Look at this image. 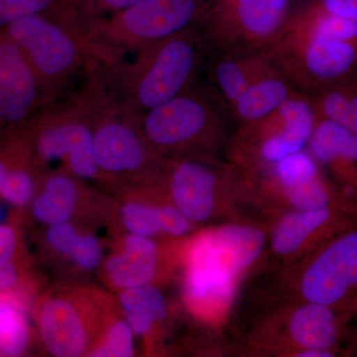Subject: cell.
<instances>
[{"instance_id":"6da1fadb","label":"cell","mask_w":357,"mask_h":357,"mask_svg":"<svg viewBox=\"0 0 357 357\" xmlns=\"http://www.w3.org/2000/svg\"><path fill=\"white\" fill-rule=\"evenodd\" d=\"M211 50L199 26L121 56L89 58L105 88L143 115L196 86Z\"/></svg>"},{"instance_id":"7a4b0ae2","label":"cell","mask_w":357,"mask_h":357,"mask_svg":"<svg viewBox=\"0 0 357 357\" xmlns=\"http://www.w3.org/2000/svg\"><path fill=\"white\" fill-rule=\"evenodd\" d=\"M84 74L93 151L105 191L114 194L129 185L162 182L166 161L148 144L139 115L124 107L105 88L93 66L86 65Z\"/></svg>"},{"instance_id":"3957f363","label":"cell","mask_w":357,"mask_h":357,"mask_svg":"<svg viewBox=\"0 0 357 357\" xmlns=\"http://www.w3.org/2000/svg\"><path fill=\"white\" fill-rule=\"evenodd\" d=\"M122 314L116 294L91 282H55L33 305L38 344L54 357H89Z\"/></svg>"},{"instance_id":"277c9868","label":"cell","mask_w":357,"mask_h":357,"mask_svg":"<svg viewBox=\"0 0 357 357\" xmlns=\"http://www.w3.org/2000/svg\"><path fill=\"white\" fill-rule=\"evenodd\" d=\"M2 31L24 54L50 105L88 64V25L73 0L16 21Z\"/></svg>"},{"instance_id":"5b68a950","label":"cell","mask_w":357,"mask_h":357,"mask_svg":"<svg viewBox=\"0 0 357 357\" xmlns=\"http://www.w3.org/2000/svg\"><path fill=\"white\" fill-rule=\"evenodd\" d=\"M27 129L32 166L40 176L63 170L107 192L93 151L86 79L33 116Z\"/></svg>"},{"instance_id":"8992f818","label":"cell","mask_w":357,"mask_h":357,"mask_svg":"<svg viewBox=\"0 0 357 357\" xmlns=\"http://www.w3.org/2000/svg\"><path fill=\"white\" fill-rule=\"evenodd\" d=\"M229 110L198 86L140 116L148 144L164 161L190 156L217 157L229 131Z\"/></svg>"},{"instance_id":"52a82bcc","label":"cell","mask_w":357,"mask_h":357,"mask_svg":"<svg viewBox=\"0 0 357 357\" xmlns=\"http://www.w3.org/2000/svg\"><path fill=\"white\" fill-rule=\"evenodd\" d=\"M295 89L307 96L351 79L357 67V45L321 34L297 13L263 50Z\"/></svg>"},{"instance_id":"ba28073f","label":"cell","mask_w":357,"mask_h":357,"mask_svg":"<svg viewBox=\"0 0 357 357\" xmlns=\"http://www.w3.org/2000/svg\"><path fill=\"white\" fill-rule=\"evenodd\" d=\"M211 0H141L89 23V56L107 58L138 50L199 26Z\"/></svg>"},{"instance_id":"9c48e42d","label":"cell","mask_w":357,"mask_h":357,"mask_svg":"<svg viewBox=\"0 0 357 357\" xmlns=\"http://www.w3.org/2000/svg\"><path fill=\"white\" fill-rule=\"evenodd\" d=\"M314 121L310 96L296 93L272 114L238 126L230 148L234 165L248 180L263 177L282 160L305 150Z\"/></svg>"},{"instance_id":"30bf717a","label":"cell","mask_w":357,"mask_h":357,"mask_svg":"<svg viewBox=\"0 0 357 357\" xmlns=\"http://www.w3.org/2000/svg\"><path fill=\"white\" fill-rule=\"evenodd\" d=\"M185 241L180 248L185 307L197 318H215L230 304L248 268L215 229Z\"/></svg>"},{"instance_id":"8fae6325","label":"cell","mask_w":357,"mask_h":357,"mask_svg":"<svg viewBox=\"0 0 357 357\" xmlns=\"http://www.w3.org/2000/svg\"><path fill=\"white\" fill-rule=\"evenodd\" d=\"M289 16V0H211L199 27L215 52L253 53L273 43Z\"/></svg>"},{"instance_id":"7c38bea8","label":"cell","mask_w":357,"mask_h":357,"mask_svg":"<svg viewBox=\"0 0 357 357\" xmlns=\"http://www.w3.org/2000/svg\"><path fill=\"white\" fill-rule=\"evenodd\" d=\"M114 198L109 192L63 170L44 174L28 206L40 227L82 222L95 227L114 223Z\"/></svg>"},{"instance_id":"4fadbf2b","label":"cell","mask_w":357,"mask_h":357,"mask_svg":"<svg viewBox=\"0 0 357 357\" xmlns=\"http://www.w3.org/2000/svg\"><path fill=\"white\" fill-rule=\"evenodd\" d=\"M244 178L234 164L217 157L190 156L166 161L162 184L178 210L198 225L215 217L222 192Z\"/></svg>"},{"instance_id":"5bb4252c","label":"cell","mask_w":357,"mask_h":357,"mask_svg":"<svg viewBox=\"0 0 357 357\" xmlns=\"http://www.w3.org/2000/svg\"><path fill=\"white\" fill-rule=\"evenodd\" d=\"M166 241L121 232L112 236L98 276L115 294L126 289L159 286L180 261V248Z\"/></svg>"},{"instance_id":"9a60e30c","label":"cell","mask_w":357,"mask_h":357,"mask_svg":"<svg viewBox=\"0 0 357 357\" xmlns=\"http://www.w3.org/2000/svg\"><path fill=\"white\" fill-rule=\"evenodd\" d=\"M110 195L114 203L112 236L128 232L158 241H178L196 229L172 203L162 182L129 185Z\"/></svg>"},{"instance_id":"2e32d148","label":"cell","mask_w":357,"mask_h":357,"mask_svg":"<svg viewBox=\"0 0 357 357\" xmlns=\"http://www.w3.org/2000/svg\"><path fill=\"white\" fill-rule=\"evenodd\" d=\"M96 229L82 222L40 227L35 239L37 251L55 282H89L98 275L107 245Z\"/></svg>"},{"instance_id":"e0dca14e","label":"cell","mask_w":357,"mask_h":357,"mask_svg":"<svg viewBox=\"0 0 357 357\" xmlns=\"http://www.w3.org/2000/svg\"><path fill=\"white\" fill-rule=\"evenodd\" d=\"M299 290L304 302L335 310L357 294V229L318 251L301 274Z\"/></svg>"},{"instance_id":"ac0fdd59","label":"cell","mask_w":357,"mask_h":357,"mask_svg":"<svg viewBox=\"0 0 357 357\" xmlns=\"http://www.w3.org/2000/svg\"><path fill=\"white\" fill-rule=\"evenodd\" d=\"M50 105L24 54L0 31V129L20 126Z\"/></svg>"},{"instance_id":"d6986e66","label":"cell","mask_w":357,"mask_h":357,"mask_svg":"<svg viewBox=\"0 0 357 357\" xmlns=\"http://www.w3.org/2000/svg\"><path fill=\"white\" fill-rule=\"evenodd\" d=\"M263 177L297 210L331 208L332 190L321 166L306 149L282 160Z\"/></svg>"},{"instance_id":"ffe728a7","label":"cell","mask_w":357,"mask_h":357,"mask_svg":"<svg viewBox=\"0 0 357 357\" xmlns=\"http://www.w3.org/2000/svg\"><path fill=\"white\" fill-rule=\"evenodd\" d=\"M270 65L264 52H217L208 64L213 96L229 110L249 84Z\"/></svg>"},{"instance_id":"44dd1931","label":"cell","mask_w":357,"mask_h":357,"mask_svg":"<svg viewBox=\"0 0 357 357\" xmlns=\"http://www.w3.org/2000/svg\"><path fill=\"white\" fill-rule=\"evenodd\" d=\"M293 84L271 62L229 109L237 126H245L278 109L296 93Z\"/></svg>"},{"instance_id":"7402d4cb","label":"cell","mask_w":357,"mask_h":357,"mask_svg":"<svg viewBox=\"0 0 357 357\" xmlns=\"http://www.w3.org/2000/svg\"><path fill=\"white\" fill-rule=\"evenodd\" d=\"M307 147V151L319 166L330 167L344 180L356 182L357 136L349 128L316 116Z\"/></svg>"},{"instance_id":"603a6c76","label":"cell","mask_w":357,"mask_h":357,"mask_svg":"<svg viewBox=\"0 0 357 357\" xmlns=\"http://www.w3.org/2000/svg\"><path fill=\"white\" fill-rule=\"evenodd\" d=\"M124 318L136 337H143L148 354L151 352L154 335L168 318L169 306L158 286L126 289L116 293Z\"/></svg>"},{"instance_id":"cb8c5ba5","label":"cell","mask_w":357,"mask_h":357,"mask_svg":"<svg viewBox=\"0 0 357 357\" xmlns=\"http://www.w3.org/2000/svg\"><path fill=\"white\" fill-rule=\"evenodd\" d=\"M287 332L295 351L305 349H331L340 337L337 312L332 307L305 302L289 317Z\"/></svg>"},{"instance_id":"d4e9b609","label":"cell","mask_w":357,"mask_h":357,"mask_svg":"<svg viewBox=\"0 0 357 357\" xmlns=\"http://www.w3.org/2000/svg\"><path fill=\"white\" fill-rule=\"evenodd\" d=\"M331 208L289 211L278 220L272 232L271 246L275 255L292 257L300 252L317 234L333 220Z\"/></svg>"},{"instance_id":"484cf974","label":"cell","mask_w":357,"mask_h":357,"mask_svg":"<svg viewBox=\"0 0 357 357\" xmlns=\"http://www.w3.org/2000/svg\"><path fill=\"white\" fill-rule=\"evenodd\" d=\"M24 302L0 293V357H20L30 354L38 344L36 331L27 317Z\"/></svg>"},{"instance_id":"4316f807","label":"cell","mask_w":357,"mask_h":357,"mask_svg":"<svg viewBox=\"0 0 357 357\" xmlns=\"http://www.w3.org/2000/svg\"><path fill=\"white\" fill-rule=\"evenodd\" d=\"M354 88L349 81L328 86L310 96L317 117L337 122L351 130L354 119Z\"/></svg>"},{"instance_id":"83f0119b","label":"cell","mask_w":357,"mask_h":357,"mask_svg":"<svg viewBox=\"0 0 357 357\" xmlns=\"http://www.w3.org/2000/svg\"><path fill=\"white\" fill-rule=\"evenodd\" d=\"M307 25L321 34L357 45V22L326 11L318 2L297 13Z\"/></svg>"},{"instance_id":"f1b7e54d","label":"cell","mask_w":357,"mask_h":357,"mask_svg":"<svg viewBox=\"0 0 357 357\" xmlns=\"http://www.w3.org/2000/svg\"><path fill=\"white\" fill-rule=\"evenodd\" d=\"M41 176L32 165L16 167L8 173L0 190V199L18 210H25L31 204Z\"/></svg>"},{"instance_id":"f546056e","label":"cell","mask_w":357,"mask_h":357,"mask_svg":"<svg viewBox=\"0 0 357 357\" xmlns=\"http://www.w3.org/2000/svg\"><path fill=\"white\" fill-rule=\"evenodd\" d=\"M134 335L123 312L116 317L103 333L89 357H133L135 356Z\"/></svg>"},{"instance_id":"4dcf8cb0","label":"cell","mask_w":357,"mask_h":357,"mask_svg":"<svg viewBox=\"0 0 357 357\" xmlns=\"http://www.w3.org/2000/svg\"><path fill=\"white\" fill-rule=\"evenodd\" d=\"M70 0H0V31L16 21L50 10Z\"/></svg>"},{"instance_id":"1f68e13d","label":"cell","mask_w":357,"mask_h":357,"mask_svg":"<svg viewBox=\"0 0 357 357\" xmlns=\"http://www.w3.org/2000/svg\"><path fill=\"white\" fill-rule=\"evenodd\" d=\"M141 0H73L86 25L124 10Z\"/></svg>"},{"instance_id":"d6a6232c","label":"cell","mask_w":357,"mask_h":357,"mask_svg":"<svg viewBox=\"0 0 357 357\" xmlns=\"http://www.w3.org/2000/svg\"><path fill=\"white\" fill-rule=\"evenodd\" d=\"M27 255L22 234L14 222L0 225V267L24 258Z\"/></svg>"},{"instance_id":"836d02e7","label":"cell","mask_w":357,"mask_h":357,"mask_svg":"<svg viewBox=\"0 0 357 357\" xmlns=\"http://www.w3.org/2000/svg\"><path fill=\"white\" fill-rule=\"evenodd\" d=\"M328 13L357 22V0H318Z\"/></svg>"},{"instance_id":"e575fe53","label":"cell","mask_w":357,"mask_h":357,"mask_svg":"<svg viewBox=\"0 0 357 357\" xmlns=\"http://www.w3.org/2000/svg\"><path fill=\"white\" fill-rule=\"evenodd\" d=\"M293 356L301 357H332L335 352L331 349H305L292 352Z\"/></svg>"},{"instance_id":"d590c367","label":"cell","mask_w":357,"mask_h":357,"mask_svg":"<svg viewBox=\"0 0 357 357\" xmlns=\"http://www.w3.org/2000/svg\"><path fill=\"white\" fill-rule=\"evenodd\" d=\"M354 124H352L351 131L357 136V86L354 88Z\"/></svg>"},{"instance_id":"8d00e7d4","label":"cell","mask_w":357,"mask_h":357,"mask_svg":"<svg viewBox=\"0 0 357 357\" xmlns=\"http://www.w3.org/2000/svg\"><path fill=\"white\" fill-rule=\"evenodd\" d=\"M6 218L7 211L6 206H2V204H0V225H1V223L6 222Z\"/></svg>"},{"instance_id":"74e56055","label":"cell","mask_w":357,"mask_h":357,"mask_svg":"<svg viewBox=\"0 0 357 357\" xmlns=\"http://www.w3.org/2000/svg\"><path fill=\"white\" fill-rule=\"evenodd\" d=\"M2 133H3V130H1V129H0V136L2 135Z\"/></svg>"}]
</instances>
